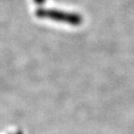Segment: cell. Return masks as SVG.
<instances>
[{
	"mask_svg": "<svg viewBox=\"0 0 134 134\" xmlns=\"http://www.w3.org/2000/svg\"><path fill=\"white\" fill-rule=\"evenodd\" d=\"M36 16L42 19H50L72 26H79L82 23V17L77 13L65 12L56 9H38L36 11Z\"/></svg>",
	"mask_w": 134,
	"mask_h": 134,
	"instance_id": "1",
	"label": "cell"
},
{
	"mask_svg": "<svg viewBox=\"0 0 134 134\" xmlns=\"http://www.w3.org/2000/svg\"><path fill=\"white\" fill-rule=\"evenodd\" d=\"M34 2L36 4H43L44 2H45V0H34Z\"/></svg>",
	"mask_w": 134,
	"mask_h": 134,
	"instance_id": "2",
	"label": "cell"
}]
</instances>
